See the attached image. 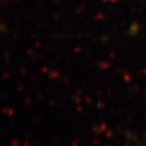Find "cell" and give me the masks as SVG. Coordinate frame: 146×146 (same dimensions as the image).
Masks as SVG:
<instances>
[]
</instances>
